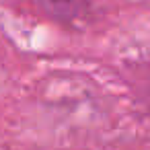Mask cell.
<instances>
[{
    "label": "cell",
    "mask_w": 150,
    "mask_h": 150,
    "mask_svg": "<svg viewBox=\"0 0 150 150\" xmlns=\"http://www.w3.org/2000/svg\"><path fill=\"white\" fill-rule=\"evenodd\" d=\"M39 2L47 13H52L60 19H70L80 13L84 0H39Z\"/></svg>",
    "instance_id": "obj_1"
}]
</instances>
